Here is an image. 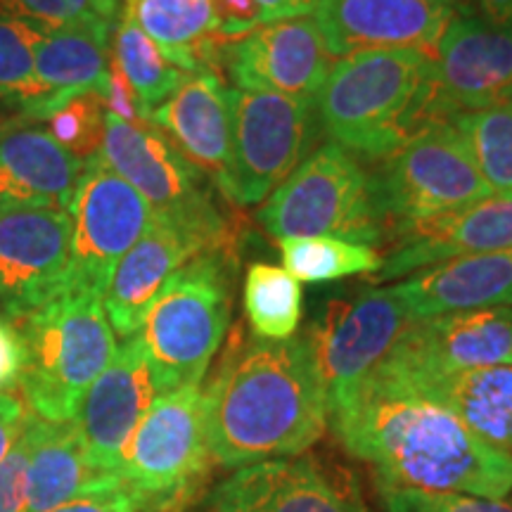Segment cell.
Returning <instances> with one entry per match:
<instances>
[{"instance_id":"1","label":"cell","mask_w":512,"mask_h":512,"mask_svg":"<svg viewBox=\"0 0 512 512\" xmlns=\"http://www.w3.org/2000/svg\"><path fill=\"white\" fill-rule=\"evenodd\" d=\"M328 422L380 484L494 501L512 494V456L425 396L368 375Z\"/></svg>"},{"instance_id":"2","label":"cell","mask_w":512,"mask_h":512,"mask_svg":"<svg viewBox=\"0 0 512 512\" xmlns=\"http://www.w3.org/2000/svg\"><path fill=\"white\" fill-rule=\"evenodd\" d=\"M330 406L306 335L245 337L238 325L204 389L214 463L249 467L297 458L328 430Z\"/></svg>"},{"instance_id":"3","label":"cell","mask_w":512,"mask_h":512,"mask_svg":"<svg viewBox=\"0 0 512 512\" xmlns=\"http://www.w3.org/2000/svg\"><path fill=\"white\" fill-rule=\"evenodd\" d=\"M432 55L422 50H373L339 57L313 98L332 143L382 162L439 124L430 83Z\"/></svg>"},{"instance_id":"4","label":"cell","mask_w":512,"mask_h":512,"mask_svg":"<svg viewBox=\"0 0 512 512\" xmlns=\"http://www.w3.org/2000/svg\"><path fill=\"white\" fill-rule=\"evenodd\" d=\"M15 325L27 347L19 389L31 415L72 422L83 396L117 354L102 297L67 285Z\"/></svg>"},{"instance_id":"5","label":"cell","mask_w":512,"mask_h":512,"mask_svg":"<svg viewBox=\"0 0 512 512\" xmlns=\"http://www.w3.org/2000/svg\"><path fill=\"white\" fill-rule=\"evenodd\" d=\"M233 311V252L197 254L166 280L138 337L159 394L202 382Z\"/></svg>"},{"instance_id":"6","label":"cell","mask_w":512,"mask_h":512,"mask_svg":"<svg viewBox=\"0 0 512 512\" xmlns=\"http://www.w3.org/2000/svg\"><path fill=\"white\" fill-rule=\"evenodd\" d=\"M275 238H337L356 245L384 242L370 176L344 147L323 145L306 157L256 211Z\"/></svg>"},{"instance_id":"7","label":"cell","mask_w":512,"mask_h":512,"mask_svg":"<svg viewBox=\"0 0 512 512\" xmlns=\"http://www.w3.org/2000/svg\"><path fill=\"white\" fill-rule=\"evenodd\" d=\"M370 188L384 226L394 223L396 230L494 195L451 121L422 128L382 159L380 169L370 176Z\"/></svg>"},{"instance_id":"8","label":"cell","mask_w":512,"mask_h":512,"mask_svg":"<svg viewBox=\"0 0 512 512\" xmlns=\"http://www.w3.org/2000/svg\"><path fill=\"white\" fill-rule=\"evenodd\" d=\"M98 157L150 204L157 219L192 230L214 249L233 252V230L211 202L202 171L155 124H131L105 112Z\"/></svg>"},{"instance_id":"9","label":"cell","mask_w":512,"mask_h":512,"mask_svg":"<svg viewBox=\"0 0 512 512\" xmlns=\"http://www.w3.org/2000/svg\"><path fill=\"white\" fill-rule=\"evenodd\" d=\"M202 382L159 394L128 441L119 479L155 512L174 510L207 477Z\"/></svg>"},{"instance_id":"10","label":"cell","mask_w":512,"mask_h":512,"mask_svg":"<svg viewBox=\"0 0 512 512\" xmlns=\"http://www.w3.org/2000/svg\"><path fill=\"white\" fill-rule=\"evenodd\" d=\"M233 147L223 195L240 207L264 202L304 162L313 98L230 88Z\"/></svg>"},{"instance_id":"11","label":"cell","mask_w":512,"mask_h":512,"mask_svg":"<svg viewBox=\"0 0 512 512\" xmlns=\"http://www.w3.org/2000/svg\"><path fill=\"white\" fill-rule=\"evenodd\" d=\"M67 285L105 294L114 268L152 223V209L124 178L88 159L69 202Z\"/></svg>"},{"instance_id":"12","label":"cell","mask_w":512,"mask_h":512,"mask_svg":"<svg viewBox=\"0 0 512 512\" xmlns=\"http://www.w3.org/2000/svg\"><path fill=\"white\" fill-rule=\"evenodd\" d=\"M498 366H512V306L411 320L370 375L411 384Z\"/></svg>"},{"instance_id":"13","label":"cell","mask_w":512,"mask_h":512,"mask_svg":"<svg viewBox=\"0 0 512 512\" xmlns=\"http://www.w3.org/2000/svg\"><path fill=\"white\" fill-rule=\"evenodd\" d=\"M411 323L392 287L339 299L306 330L320 380L328 392V406L347 401L392 351L396 339Z\"/></svg>"},{"instance_id":"14","label":"cell","mask_w":512,"mask_h":512,"mask_svg":"<svg viewBox=\"0 0 512 512\" xmlns=\"http://www.w3.org/2000/svg\"><path fill=\"white\" fill-rule=\"evenodd\" d=\"M430 83L441 121L512 102V27L472 12L451 19L432 53Z\"/></svg>"},{"instance_id":"15","label":"cell","mask_w":512,"mask_h":512,"mask_svg":"<svg viewBox=\"0 0 512 512\" xmlns=\"http://www.w3.org/2000/svg\"><path fill=\"white\" fill-rule=\"evenodd\" d=\"M72 219L55 207H0V313L24 318L67 287Z\"/></svg>"},{"instance_id":"16","label":"cell","mask_w":512,"mask_h":512,"mask_svg":"<svg viewBox=\"0 0 512 512\" xmlns=\"http://www.w3.org/2000/svg\"><path fill=\"white\" fill-rule=\"evenodd\" d=\"M157 396V380L143 342L138 335L128 337L91 384L72 420L95 470L119 477L128 441Z\"/></svg>"},{"instance_id":"17","label":"cell","mask_w":512,"mask_h":512,"mask_svg":"<svg viewBox=\"0 0 512 512\" xmlns=\"http://www.w3.org/2000/svg\"><path fill=\"white\" fill-rule=\"evenodd\" d=\"M223 62L240 91L316 98L332 69V55L313 17L264 24L230 43Z\"/></svg>"},{"instance_id":"18","label":"cell","mask_w":512,"mask_h":512,"mask_svg":"<svg viewBox=\"0 0 512 512\" xmlns=\"http://www.w3.org/2000/svg\"><path fill=\"white\" fill-rule=\"evenodd\" d=\"M330 55L373 50L434 53L456 12L430 0H320L313 12Z\"/></svg>"},{"instance_id":"19","label":"cell","mask_w":512,"mask_h":512,"mask_svg":"<svg viewBox=\"0 0 512 512\" xmlns=\"http://www.w3.org/2000/svg\"><path fill=\"white\" fill-rule=\"evenodd\" d=\"M396 245L382 256L373 280H394L425 266L470 254L512 249V192H494L470 207L396 230Z\"/></svg>"},{"instance_id":"20","label":"cell","mask_w":512,"mask_h":512,"mask_svg":"<svg viewBox=\"0 0 512 512\" xmlns=\"http://www.w3.org/2000/svg\"><path fill=\"white\" fill-rule=\"evenodd\" d=\"M221 512H370L354 489L313 458H280L240 467L214 494Z\"/></svg>"},{"instance_id":"21","label":"cell","mask_w":512,"mask_h":512,"mask_svg":"<svg viewBox=\"0 0 512 512\" xmlns=\"http://www.w3.org/2000/svg\"><path fill=\"white\" fill-rule=\"evenodd\" d=\"M211 249L214 247L192 230L152 216L140 240L114 268L102 294V306L114 335L124 339L138 335L166 280L197 254Z\"/></svg>"},{"instance_id":"22","label":"cell","mask_w":512,"mask_h":512,"mask_svg":"<svg viewBox=\"0 0 512 512\" xmlns=\"http://www.w3.org/2000/svg\"><path fill=\"white\" fill-rule=\"evenodd\" d=\"M147 121L223 190L233 147V105L221 74H188Z\"/></svg>"},{"instance_id":"23","label":"cell","mask_w":512,"mask_h":512,"mask_svg":"<svg viewBox=\"0 0 512 512\" xmlns=\"http://www.w3.org/2000/svg\"><path fill=\"white\" fill-rule=\"evenodd\" d=\"M83 166L48 128L12 119L0 133V207L69 209Z\"/></svg>"},{"instance_id":"24","label":"cell","mask_w":512,"mask_h":512,"mask_svg":"<svg viewBox=\"0 0 512 512\" xmlns=\"http://www.w3.org/2000/svg\"><path fill=\"white\" fill-rule=\"evenodd\" d=\"M392 290L411 320L512 306V249L448 259Z\"/></svg>"},{"instance_id":"25","label":"cell","mask_w":512,"mask_h":512,"mask_svg":"<svg viewBox=\"0 0 512 512\" xmlns=\"http://www.w3.org/2000/svg\"><path fill=\"white\" fill-rule=\"evenodd\" d=\"M112 27H62L41 31L36 50V79L43 98L24 114L43 121L83 93L105 91L110 76Z\"/></svg>"},{"instance_id":"26","label":"cell","mask_w":512,"mask_h":512,"mask_svg":"<svg viewBox=\"0 0 512 512\" xmlns=\"http://www.w3.org/2000/svg\"><path fill=\"white\" fill-rule=\"evenodd\" d=\"M27 434V512H50L95 486L119 479L91 465L74 422H48L27 413Z\"/></svg>"},{"instance_id":"27","label":"cell","mask_w":512,"mask_h":512,"mask_svg":"<svg viewBox=\"0 0 512 512\" xmlns=\"http://www.w3.org/2000/svg\"><path fill=\"white\" fill-rule=\"evenodd\" d=\"M121 15L133 19L185 74H219L226 46L216 38L214 0H124Z\"/></svg>"},{"instance_id":"28","label":"cell","mask_w":512,"mask_h":512,"mask_svg":"<svg viewBox=\"0 0 512 512\" xmlns=\"http://www.w3.org/2000/svg\"><path fill=\"white\" fill-rule=\"evenodd\" d=\"M370 377L382 380L377 375ZM382 382L448 408L472 432L496 446L498 451L512 456V366L467 370V373L432 377V380L411 384Z\"/></svg>"},{"instance_id":"29","label":"cell","mask_w":512,"mask_h":512,"mask_svg":"<svg viewBox=\"0 0 512 512\" xmlns=\"http://www.w3.org/2000/svg\"><path fill=\"white\" fill-rule=\"evenodd\" d=\"M302 302V285L283 266L266 261L249 264L242 285V306L254 337L283 342L297 335Z\"/></svg>"},{"instance_id":"30","label":"cell","mask_w":512,"mask_h":512,"mask_svg":"<svg viewBox=\"0 0 512 512\" xmlns=\"http://www.w3.org/2000/svg\"><path fill=\"white\" fill-rule=\"evenodd\" d=\"M112 60L124 72L131 83L133 93L143 107L145 119L152 110H157L162 102L188 79L183 69L164 57L162 50L133 19L119 12L114 24V53Z\"/></svg>"},{"instance_id":"31","label":"cell","mask_w":512,"mask_h":512,"mask_svg":"<svg viewBox=\"0 0 512 512\" xmlns=\"http://www.w3.org/2000/svg\"><path fill=\"white\" fill-rule=\"evenodd\" d=\"M280 256L285 271L299 283H330L382 268L375 247L337 238H285L280 240Z\"/></svg>"},{"instance_id":"32","label":"cell","mask_w":512,"mask_h":512,"mask_svg":"<svg viewBox=\"0 0 512 512\" xmlns=\"http://www.w3.org/2000/svg\"><path fill=\"white\" fill-rule=\"evenodd\" d=\"M494 192H512V102L451 119Z\"/></svg>"},{"instance_id":"33","label":"cell","mask_w":512,"mask_h":512,"mask_svg":"<svg viewBox=\"0 0 512 512\" xmlns=\"http://www.w3.org/2000/svg\"><path fill=\"white\" fill-rule=\"evenodd\" d=\"M41 31L46 29L0 19V102L17 107L22 117L43 98L34 64Z\"/></svg>"},{"instance_id":"34","label":"cell","mask_w":512,"mask_h":512,"mask_svg":"<svg viewBox=\"0 0 512 512\" xmlns=\"http://www.w3.org/2000/svg\"><path fill=\"white\" fill-rule=\"evenodd\" d=\"M119 12V0H0V19L38 29L114 27Z\"/></svg>"},{"instance_id":"35","label":"cell","mask_w":512,"mask_h":512,"mask_svg":"<svg viewBox=\"0 0 512 512\" xmlns=\"http://www.w3.org/2000/svg\"><path fill=\"white\" fill-rule=\"evenodd\" d=\"M48 133L76 159L98 157L105 138V100L100 93H83L48 119Z\"/></svg>"},{"instance_id":"36","label":"cell","mask_w":512,"mask_h":512,"mask_svg":"<svg viewBox=\"0 0 512 512\" xmlns=\"http://www.w3.org/2000/svg\"><path fill=\"white\" fill-rule=\"evenodd\" d=\"M387 512H512V501L479 498L465 494H432V491L401 489L377 482Z\"/></svg>"},{"instance_id":"37","label":"cell","mask_w":512,"mask_h":512,"mask_svg":"<svg viewBox=\"0 0 512 512\" xmlns=\"http://www.w3.org/2000/svg\"><path fill=\"white\" fill-rule=\"evenodd\" d=\"M29 434L24 420L22 434L0 460V512H27V467H29Z\"/></svg>"},{"instance_id":"38","label":"cell","mask_w":512,"mask_h":512,"mask_svg":"<svg viewBox=\"0 0 512 512\" xmlns=\"http://www.w3.org/2000/svg\"><path fill=\"white\" fill-rule=\"evenodd\" d=\"M50 512H155L143 496L136 494L131 486L121 479L95 486L86 494L76 496L74 501L60 505Z\"/></svg>"},{"instance_id":"39","label":"cell","mask_w":512,"mask_h":512,"mask_svg":"<svg viewBox=\"0 0 512 512\" xmlns=\"http://www.w3.org/2000/svg\"><path fill=\"white\" fill-rule=\"evenodd\" d=\"M216 38L223 46L240 41L261 27V15L254 0H214Z\"/></svg>"},{"instance_id":"40","label":"cell","mask_w":512,"mask_h":512,"mask_svg":"<svg viewBox=\"0 0 512 512\" xmlns=\"http://www.w3.org/2000/svg\"><path fill=\"white\" fill-rule=\"evenodd\" d=\"M27 366V347L15 320L0 313V392L17 387Z\"/></svg>"},{"instance_id":"41","label":"cell","mask_w":512,"mask_h":512,"mask_svg":"<svg viewBox=\"0 0 512 512\" xmlns=\"http://www.w3.org/2000/svg\"><path fill=\"white\" fill-rule=\"evenodd\" d=\"M102 100H105L107 112H112L114 117L131 121V124H136V121H147L143 107H140L136 93H133L131 83H128L124 72H121L114 60H110V76H107V86L105 91H102Z\"/></svg>"},{"instance_id":"42","label":"cell","mask_w":512,"mask_h":512,"mask_svg":"<svg viewBox=\"0 0 512 512\" xmlns=\"http://www.w3.org/2000/svg\"><path fill=\"white\" fill-rule=\"evenodd\" d=\"M27 408L8 392H0V460L8 456V451L22 434Z\"/></svg>"},{"instance_id":"43","label":"cell","mask_w":512,"mask_h":512,"mask_svg":"<svg viewBox=\"0 0 512 512\" xmlns=\"http://www.w3.org/2000/svg\"><path fill=\"white\" fill-rule=\"evenodd\" d=\"M261 15V27L264 24L285 22V19L309 17L318 10L320 0H254Z\"/></svg>"},{"instance_id":"44","label":"cell","mask_w":512,"mask_h":512,"mask_svg":"<svg viewBox=\"0 0 512 512\" xmlns=\"http://www.w3.org/2000/svg\"><path fill=\"white\" fill-rule=\"evenodd\" d=\"M477 17L494 27H512V0H472Z\"/></svg>"},{"instance_id":"45","label":"cell","mask_w":512,"mask_h":512,"mask_svg":"<svg viewBox=\"0 0 512 512\" xmlns=\"http://www.w3.org/2000/svg\"><path fill=\"white\" fill-rule=\"evenodd\" d=\"M434 5H444V8L453 10V12H470V5L472 0H430Z\"/></svg>"},{"instance_id":"46","label":"cell","mask_w":512,"mask_h":512,"mask_svg":"<svg viewBox=\"0 0 512 512\" xmlns=\"http://www.w3.org/2000/svg\"><path fill=\"white\" fill-rule=\"evenodd\" d=\"M10 121H12V119H0V133H3V128H5V126H8V124H10Z\"/></svg>"},{"instance_id":"47","label":"cell","mask_w":512,"mask_h":512,"mask_svg":"<svg viewBox=\"0 0 512 512\" xmlns=\"http://www.w3.org/2000/svg\"><path fill=\"white\" fill-rule=\"evenodd\" d=\"M211 512H221V510H219V508H214V510H211Z\"/></svg>"}]
</instances>
